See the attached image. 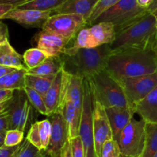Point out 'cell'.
Wrapping results in <instances>:
<instances>
[{
    "mask_svg": "<svg viewBox=\"0 0 157 157\" xmlns=\"http://www.w3.org/2000/svg\"><path fill=\"white\" fill-rule=\"evenodd\" d=\"M157 38V19L147 12L133 22L117 31L116 38L110 44L111 53L127 50L154 49Z\"/></svg>",
    "mask_w": 157,
    "mask_h": 157,
    "instance_id": "1",
    "label": "cell"
},
{
    "mask_svg": "<svg viewBox=\"0 0 157 157\" xmlns=\"http://www.w3.org/2000/svg\"><path fill=\"white\" fill-rule=\"evenodd\" d=\"M105 70L117 80L154 73L157 72V55L153 49L111 53Z\"/></svg>",
    "mask_w": 157,
    "mask_h": 157,
    "instance_id": "2",
    "label": "cell"
},
{
    "mask_svg": "<svg viewBox=\"0 0 157 157\" xmlns=\"http://www.w3.org/2000/svg\"><path fill=\"white\" fill-rule=\"evenodd\" d=\"M111 55L110 45H102L91 49H81L71 56L61 55L64 69L69 73L83 78L105 70Z\"/></svg>",
    "mask_w": 157,
    "mask_h": 157,
    "instance_id": "3",
    "label": "cell"
},
{
    "mask_svg": "<svg viewBox=\"0 0 157 157\" xmlns=\"http://www.w3.org/2000/svg\"><path fill=\"white\" fill-rule=\"evenodd\" d=\"M88 83L93 99L105 108L120 107L133 109L119 82L106 70L84 78ZM134 110V109H133Z\"/></svg>",
    "mask_w": 157,
    "mask_h": 157,
    "instance_id": "4",
    "label": "cell"
},
{
    "mask_svg": "<svg viewBox=\"0 0 157 157\" xmlns=\"http://www.w3.org/2000/svg\"><path fill=\"white\" fill-rule=\"evenodd\" d=\"M147 123L143 119L133 117L121 132L116 141L122 155L130 157H140L144 152L146 141Z\"/></svg>",
    "mask_w": 157,
    "mask_h": 157,
    "instance_id": "5",
    "label": "cell"
},
{
    "mask_svg": "<svg viewBox=\"0 0 157 157\" xmlns=\"http://www.w3.org/2000/svg\"><path fill=\"white\" fill-rule=\"evenodd\" d=\"M147 12V9L140 6L136 0H121L101 14L93 24L107 22L114 25L117 31L143 16Z\"/></svg>",
    "mask_w": 157,
    "mask_h": 157,
    "instance_id": "6",
    "label": "cell"
},
{
    "mask_svg": "<svg viewBox=\"0 0 157 157\" xmlns=\"http://www.w3.org/2000/svg\"><path fill=\"white\" fill-rule=\"evenodd\" d=\"M86 25V18L78 14L55 13L48 18L41 29L58 34L71 42Z\"/></svg>",
    "mask_w": 157,
    "mask_h": 157,
    "instance_id": "7",
    "label": "cell"
},
{
    "mask_svg": "<svg viewBox=\"0 0 157 157\" xmlns=\"http://www.w3.org/2000/svg\"><path fill=\"white\" fill-rule=\"evenodd\" d=\"M93 96L88 83L84 78V99L79 128V136L83 143L85 157H97L93 132Z\"/></svg>",
    "mask_w": 157,
    "mask_h": 157,
    "instance_id": "8",
    "label": "cell"
},
{
    "mask_svg": "<svg viewBox=\"0 0 157 157\" xmlns=\"http://www.w3.org/2000/svg\"><path fill=\"white\" fill-rule=\"evenodd\" d=\"M32 107L24 90H15L6 112L9 117V129L26 130L32 115Z\"/></svg>",
    "mask_w": 157,
    "mask_h": 157,
    "instance_id": "9",
    "label": "cell"
},
{
    "mask_svg": "<svg viewBox=\"0 0 157 157\" xmlns=\"http://www.w3.org/2000/svg\"><path fill=\"white\" fill-rule=\"evenodd\" d=\"M117 81L133 106L156 87L157 72L143 76L121 78Z\"/></svg>",
    "mask_w": 157,
    "mask_h": 157,
    "instance_id": "10",
    "label": "cell"
},
{
    "mask_svg": "<svg viewBox=\"0 0 157 157\" xmlns=\"http://www.w3.org/2000/svg\"><path fill=\"white\" fill-rule=\"evenodd\" d=\"M93 132L97 157H100L103 145L107 140L113 139L111 126L106 109L99 102L93 99Z\"/></svg>",
    "mask_w": 157,
    "mask_h": 157,
    "instance_id": "11",
    "label": "cell"
},
{
    "mask_svg": "<svg viewBox=\"0 0 157 157\" xmlns=\"http://www.w3.org/2000/svg\"><path fill=\"white\" fill-rule=\"evenodd\" d=\"M68 76L69 72L63 67L56 74L52 85L43 95L49 115L53 113H60L61 112V106L65 98Z\"/></svg>",
    "mask_w": 157,
    "mask_h": 157,
    "instance_id": "12",
    "label": "cell"
},
{
    "mask_svg": "<svg viewBox=\"0 0 157 157\" xmlns=\"http://www.w3.org/2000/svg\"><path fill=\"white\" fill-rule=\"evenodd\" d=\"M48 119L52 124V134L45 151L52 157H60L63 148L69 140L67 123L61 113L52 114L48 116Z\"/></svg>",
    "mask_w": 157,
    "mask_h": 157,
    "instance_id": "13",
    "label": "cell"
},
{
    "mask_svg": "<svg viewBox=\"0 0 157 157\" xmlns=\"http://www.w3.org/2000/svg\"><path fill=\"white\" fill-rule=\"evenodd\" d=\"M70 42L58 34L41 29L32 39L33 47L38 48L48 57L61 56Z\"/></svg>",
    "mask_w": 157,
    "mask_h": 157,
    "instance_id": "14",
    "label": "cell"
},
{
    "mask_svg": "<svg viewBox=\"0 0 157 157\" xmlns=\"http://www.w3.org/2000/svg\"><path fill=\"white\" fill-rule=\"evenodd\" d=\"M51 11L35 9H13L4 15L2 19H11L26 28H42L48 18L52 15ZM1 19V20H2Z\"/></svg>",
    "mask_w": 157,
    "mask_h": 157,
    "instance_id": "15",
    "label": "cell"
},
{
    "mask_svg": "<svg viewBox=\"0 0 157 157\" xmlns=\"http://www.w3.org/2000/svg\"><path fill=\"white\" fill-rule=\"evenodd\" d=\"M138 114L147 123H157V86L147 96L133 105Z\"/></svg>",
    "mask_w": 157,
    "mask_h": 157,
    "instance_id": "16",
    "label": "cell"
},
{
    "mask_svg": "<svg viewBox=\"0 0 157 157\" xmlns=\"http://www.w3.org/2000/svg\"><path fill=\"white\" fill-rule=\"evenodd\" d=\"M105 109L111 126L113 139H116L121 131L134 117V110L129 108L120 107H110Z\"/></svg>",
    "mask_w": 157,
    "mask_h": 157,
    "instance_id": "17",
    "label": "cell"
},
{
    "mask_svg": "<svg viewBox=\"0 0 157 157\" xmlns=\"http://www.w3.org/2000/svg\"><path fill=\"white\" fill-rule=\"evenodd\" d=\"M61 114L64 116L68 129L69 139L79 135L81 112L77 109L71 100L65 97L61 109Z\"/></svg>",
    "mask_w": 157,
    "mask_h": 157,
    "instance_id": "18",
    "label": "cell"
},
{
    "mask_svg": "<svg viewBox=\"0 0 157 157\" xmlns=\"http://www.w3.org/2000/svg\"><path fill=\"white\" fill-rule=\"evenodd\" d=\"M99 0H68L55 11V13H72L81 15L88 20Z\"/></svg>",
    "mask_w": 157,
    "mask_h": 157,
    "instance_id": "19",
    "label": "cell"
},
{
    "mask_svg": "<svg viewBox=\"0 0 157 157\" xmlns=\"http://www.w3.org/2000/svg\"><path fill=\"white\" fill-rule=\"evenodd\" d=\"M65 97L71 100L79 112H82L84 99V78L82 77L69 73Z\"/></svg>",
    "mask_w": 157,
    "mask_h": 157,
    "instance_id": "20",
    "label": "cell"
},
{
    "mask_svg": "<svg viewBox=\"0 0 157 157\" xmlns=\"http://www.w3.org/2000/svg\"><path fill=\"white\" fill-rule=\"evenodd\" d=\"M89 29L98 46L112 44L116 38V27L110 22H97Z\"/></svg>",
    "mask_w": 157,
    "mask_h": 157,
    "instance_id": "21",
    "label": "cell"
},
{
    "mask_svg": "<svg viewBox=\"0 0 157 157\" xmlns=\"http://www.w3.org/2000/svg\"><path fill=\"white\" fill-rule=\"evenodd\" d=\"M0 65L16 69H27L23 57L15 51L9 40L0 44Z\"/></svg>",
    "mask_w": 157,
    "mask_h": 157,
    "instance_id": "22",
    "label": "cell"
},
{
    "mask_svg": "<svg viewBox=\"0 0 157 157\" xmlns=\"http://www.w3.org/2000/svg\"><path fill=\"white\" fill-rule=\"evenodd\" d=\"M98 46L89 28H84L77 35L73 46L66 47L62 55L71 56L81 49H91Z\"/></svg>",
    "mask_w": 157,
    "mask_h": 157,
    "instance_id": "23",
    "label": "cell"
},
{
    "mask_svg": "<svg viewBox=\"0 0 157 157\" xmlns=\"http://www.w3.org/2000/svg\"><path fill=\"white\" fill-rule=\"evenodd\" d=\"M27 69H15L0 78V89L24 90L25 87V76Z\"/></svg>",
    "mask_w": 157,
    "mask_h": 157,
    "instance_id": "24",
    "label": "cell"
},
{
    "mask_svg": "<svg viewBox=\"0 0 157 157\" xmlns=\"http://www.w3.org/2000/svg\"><path fill=\"white\" fill-rule=\"evenodd\" d=\"M62 58L61 56L48 57L37 67L28 69L27 73L38 75H56L63 68Z\"/></svg>",
    "mask_w": 157,
    "mask_h": 157,
    "instance_id": "25",
    "label": "cell"
},
{
    "mask_svg": "<svg viewBox=\"0 0 157 157\" xmlns=\"http://www.w3.org/2000/svg\"><path fill=\"white\" fill-rule=\"evenodd\" d=\"M55 75H32L26 72L25 76V86L32 88L34 90L37 91L44 95L46 93L49 88L53 83L55 80Z\"/></svg>",
    "mask_w": 157,
    "mask_h": 157,
    "instance_id": "26",
    "label": "cell"
},
{
    "mask_svg": "<svg viewBox=\"0 0 157 157\" xmlns=\"http://www.w3.org/2000/svg\"><path fill=\"white\" fill-rule=\"evenodd\" d=\"M68 0H25L16 6V9H35L55 12Z\"/></svg>",
    "mask_w": 157,
    "mask_h": 157,
    "instance_id": "27",
    "label": "cell"
},
{
    "mask_svg": "<svg viewBox=\"0 0 157 157\" xmlns=\"http://www.w3.org/2000/svg\"><path fill=\"white\" fill-rule=\"evenodd\" d=\"M157 152V123H147L146 141L140 157H153Z\"/></svg>",
    "mask_w": 157,
    "mask_h": 157,
    "instance_id": "28",
    "label": "cell"
},
{
    "mask_svg": "<svg viewBox=\"0 0 157 157\" xmlns=\"http://www.w3.org/2000/svg\"><path fill=\"white\" fill-rule=\"evenodd\" d=\"M22 57L27 70L37 67L48 58V56L43 51L35 47L26 50L23 54Z\"/></svg>",
    "mask_w": 157,
    "mask_h": 157,
    "instance_id": "29",
    "label": "cell"
},
{
    "mask_svg": "<svg viewBox=\"0 0 157 157\" xmlns=\"http://www.w3.org/2000/svg\"><path fill=\"white\" fill-rule=\"evenodd\" d=\"M25 92L30 102L31 105L41 114L44 115L49 116L48 110L47 109L45 103H44V98L41 94L38 92L37 91L34 90L32 88H29L28 86H25L24 89Z\"/></svg>",
    "mask_w": 157,
    "mask_h": 157,
    "instance_id": "30",
    "label": "cell"
},
{
    "mask_svg": "<svg viewBox=\"0 0 157 157\" xmlns=\"http://www.w3.org/2000/svg\"><path fill=\"white\" fill-rule=\"evenodd\" d=\"M41 151L33 146L25 138L16 151L15 157H39Z\"/></svg>",
    "mask_w": 157,
    "mask_h": 157,
    "instance_id": "31",
    "label": "cell"
},
{
    "mask_svg": "<svg viewBox=\"0 0 157 157\" xmlns=\"http://www.w3.org/2000/svg\"><path fill=\"white\" fill-rule=\"evenodd\" d=\"M120 1L121 0H99L87 20V24H93L101 14Z\"/></svg>",
    "mask_w": 157,
    "mask_h": 157,
    "instance_id": "32",
    "label": "cell"
},
{
    "mask_svg": "<svg viewBox=\"0 0 157 157\" xmlns=\"http://www.w3.org/2000/svg\"><path fill=\"white\" fill-rule=\"evenodd\" d=\"M38 122L43 150H46L50 142L51 134H52V124L48 118Z\"/></svg>",
    "mask_w": 157,
    "mask_h": 157,
    "instance_id": "33",
    "label": "cell"
},
{
    "mask_svg": "<svg viewBox=\"0 0 157 157\" xmlns=\"http://www.w3.org/2000/svg\"><path fill=\"white\" fill-rule=\"evenodd\" d=\"M121 149L115 139L107 140L103 145L100 157H121Z\"/></svg>",
    "mask_w": 157,
    "mask_h": 157,
    "instance_id": "34",
    "label": "cell"
},
{
    "mask_svg": "<svg viewBox=\"0 0 157 157\" xmlns=\"http://www.w3.org/2000/svg\"><path fill=\"white\" fill-rule=\"evenodd\" d=\"M25 132L18 129H9L5 135L4 146H18L23 142Z\"/></svg>",
    "mask_w": 157,
    "mask_h": 157,
    "instance_id": "35",
    "label": "cell"
},
{
    "mask_svg": "<svg viewBox=\"0 0 157 157\" xmlns=\"http://www.w3.org/2000/svg\"><path fill=\"white\" fill-rule=\"evenodd\" d=\"M26 139L32 143L33 146L38 148L40 150H43L42 144H41V137L39 133V128H38V122H35L31 125L30 128L28 132Z\"/></svg>",
    "mask_w": 157,
    "mask_h": 157,
    "instance_id": "36",
    "label": "cell"
},
{
    "mask_svg": "<svg viewBox=\"0 0 157 157\" xmlns=\"http://www.w3.org/2000/svg\"><path fill=\"white\" fill-rule=\"evenodd\" d=\"M69 140H70L71 148L72 157H85L81 137L78 135Z\"/></svg>",
    "mask_w": 157,
    "mask_h": 157,
    "instance_id": "37",
    "label": "cell"
},
{
    "mask_svg": "<svg viewBox=\"0 0 157 157\" xmlns=\"http://www.w3.org/2000/svg\"><path fill=\"white\" fill-rule=\"evenodd\" d=\"M15 90L0 89V113L6 112L9 107L11 99L13 97Z\"/></svg>",
    "mask_w": 157,
    "mask_h": 157,
    "instance_id": "38",
    "label": "cell"
},
{
    "mask_svg": "<svg viewBox=\"0 0 157 157\" xmlns=\"http://www.w3.org/2000/svg\"><path fill=\"white\" fill-rule=\"evenodd\" d=\"M9 129V117L6 112L0 113V135L5 136L7 131Z\"/></svg>",
    "mask_w": 157,
    "mask_h": 157,
    "instance_id": "39",
    "label": "cell"
},
{
    "mask_svg": "<svg viewBox=\"0 0 157 157\" xmlns=\"http://www.w3.org/2000/svg\"><path fill=\"white\" fill-rule=\"evenodd\" d=\"M20 145L15 146H2L0 147V157H12L15 154Z\"/></svg>",
    "mask_w": 157,
    "mask_h": 157,
    "instance_id": "40",
    "label": "cell"
},
{
    "mask_svg": "<svg viewBox=\"0 0 157 157\" xmlns=\"http://www.w3.org/2000/svg\"><path fill=\"white\" fill-rule=\"evenodd\" d=\"M9 29L7 25L0 22V44L9 40Z\"/></svg>",
    "mask_w": 157,
    "mask_h": 157,
    "instance_id": "41",
    "label": "cell"
},
{
    "mask_svg": "<svg viewBox=\"0 0 157 157\" xmlns=\"http://www.w3.org/2000/svg\"><path fill=\"white\" fill-rule=\"evenodd\" d=\"M60 157H72L71 154V143L70 140L67 142L64 147L63 148L62 151L61 152Z\"/></svg>",
    "mask_w": 157,
    "mask_h": 157,
    "instance_id": "42",
    "label": "cell"
},
{
    "mask_svg": "<svg viewBox=\"0 0 157 157\" xmlns=\"http://www.w3.org/2000/svg\"><path fill=\"white\" fill-rule=\"evenodd\" d=\"M13 9H15V6H12V5L0 4V20L2 19V18L6 14H7L8 12H10V11L12 10Z\"/></svg>",
    "mask_w": 157,
    "mask_h": 157,
    "instance_id": "43",
    "label": "cell"
},
{
    "mask_svg": "<svg viewBox=\"0 0 157 157\" xmlns=\"http://www.w3.org/2000/svg\"><path fill=\"white\" fill-rule=\"evenodd\" d=\"M25 0H0V4L2 5H12L16 7L18 5L21 4Z\"/></svg>",
    "mask_w": 157,
    "mask_h": 157,
    "instance_id": "44",
    "label": "cell"
},
{
    "mask_svg": "<svg viewBox=\"0 0 157 157\" xmlns=\"http://www.w3.org/2000/svg\"><path fill=\"white\" fill-rule=\"evenodd\" d=\"M15 69H14V68H11V67H7V66H4L0 65V78L2 77L3 75L9 73V72H13V71L15 70Z\"/></svg>",
    "mask_w": 157,
    "mask_h": 157,
    "instance_id": "45",
    "label": "cell"
},
{
    "mask_svg": "<svg viewBox=\"0 0 157 157\" xmlns=\"http://www.w3.org/2000/svg\"><path fill=\"white\" fill-rule=\"evenodd\" d=\"M147 11L150 13L153 14L157 19V0L153 1V2L147 8Z\"/></svg>",
    "mask_w": 157,
    "mask_h": 157,
    "instance_id": "46",
    "label": "cell"
},
{
    "mask_svg": "<svg viewBox=\"0 0 157 157\" xmlns=\"http://www.w3.org/2000/svg\"><path fill=\"white\" fill-rule=\"evenodd\" d=\"M136 1H137L138 5H139L140 6L147 9V8L153 2L154 0H136Z\"/></svg>",
    "mask_w": 157,
    "mask_h": 157,
    "instance_id": "47",
    "label": "cell"
},
{
    "mask_svg": "<svg viewBox=\"0 0 157 157\" xmlns=\"http://www.w3.org/2000/svg\"><path fill=\"white\" fill-rule=\"evenodd\" d=\"M39 157H52L45 150H42L41 151V154H40Z\"/></svg>",
    "mask_w": 157,
    "mask_h": 157,
    "instance_id": "48",
    "label": "cell"
},
{
    "mask_svg": "<svg viewBox=\"0 0 157 157\" xmlns=\"http://www.w3.org/2000/svg\"><path fill=\"white\" fill-rule=\"evenodd\" d=\"M4 139H5V136L0 135V147L4 146Z\"/></svg>",
    "mask_w": 157,
    "mask_h": 157,
    "instance_id": "49",
    "label": "cell"
},
{
    "mask_svg": "<svg viewBox=\"0 0 157 157\" xmlns=\"http://www.w3.org/2000/svg\"><path fill=\"white\" fill-rule=\"evenodd\" d=\"M154 51L156 52V55H157V38L156 40V42H155V46H154Z\"/></svg>",
    "mask_w": 157,
    "mask_h": 157,
    "instance_id": "50",
    "label": "cell"
},
{
    "mask_svg": "<svg viewBox=\"0 0 157 157\" xmlns=\"http://www.w3.org/2000/svg\"><path fill=\"white\" fill-rule=\"evenodd\" d=\"M121 157H130V156H127V155H121Z\"/></svg>",
    "mask_w": 157,
    "mask_h": 157,
    "instance_id": "51",
    "label": "cell"
},
{
    "mask_svg": "<svg viewBox=\"0 0 157 157\" xmlns=\"http://www.w3.org/2000/svg\"><path fill=\"white\" fill-rule=\"evenodd\" d=\"M18 148H19V147H18ZM17 150H18V149H17ZM15 153H16V152H15V154H14V155H12V157H15Z\"/></svg>",
    "mask_w": 157,
    "mask_h": 157,
    "instance_id": "52",
    "label": "cell"
},
{
    "mask_svg": "<svg viewBox=\"0 0 157 157\" xmlns=\"http://www.w3.org/2000/svg\"><path fill=\"white\" fill-rule=\"evenodd\" d=\"M153 157H157V152H156V154H155V155H154V156H153Z\"/></svg>",
    "mask_w": 157,
    "mask_h": 157,
    "instance_id": "53",
    "label": "cell"
}]
</instances>
